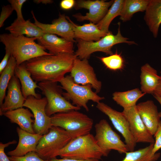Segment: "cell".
Instances as JSON below:
<instances>
[{"label":"cell","mask_w":161,"mask_h":161,"mask_svg":"<svg viewBox=\"0 0 161 161\" xmlns=\"http://www.w3.org/2000/svg\"><path fill=\"white\" fill-rule=\"evenodd\" d=\"M76 57L75 54L61 53L39 56L24 63L35 82H58L70 72Z\"/></svg>","instance_id":"1"},{"label":"cell","mask_w":161,"mask_h":161,"mask_svg":"<svg viewBox=\"0 0 161 161\" xmlns=\"http://www.w3.org/2000/svg\"><path fill=\"white\" fill-rule=\"evenodd\" d=\"M35 37L24 35L14 36L10 33L0 35V40L5 46V51L9 52L15 59L17 65H19L33 58L45 55H52L46 52L35 41Z\"/></svg>","instance_id":"2"},{"label":"cell","mask_w":161,"mask_h":161,"mask_svg":"<svg viewBox=\"0 0 161 161\" xmlns=\"http://www.w3.org/2000/svg\"><path fill=\"white\" fill-rule=\"evenodd\" d=\"M57 155L62 158L83 160H99L104 156L94 136L90 133L72 139Z\"/></svg>","instance_id":"3"},{"label":"cell","mask_w":161,"mask_h":161,"mask_svg":"<svg viewBox=\"0 0 161 161\" xmlns=\"http://www.w3.org/2000/svg\"><path fill=\"white\" fill-rule=\"evenodd\" d=\"M51 118L52 126L65 130L72 139L90 133L93 124L92 118L78 110L56 113Z\"/></svg>","instance_id":"4"},{"label":"cell","mask_w":161,"mask_h":161,"mask_svg":"<svg viewBox=\"0 0 161 161\" xmlns=\"http://www.w3.org/2000/svg\"><path fill=\"white\" fill-rule=\"evenodd\" d=\"M118 24V31L115 35L109 31L105 36L96 41L87 42L77 39L78 49L75 53L76 56L81 60L88 59L92 53L96 52H103L110 55L113 54L112 48L115 44L121 43L136 44L134 41H128V38L122 35L120 23Z\"/></svg>","instance_id":"5"},{"label":"cell","mask_w":161,"mask_h":161,"mask_svg":"<svg viewBox=\"0 0 161 161\" xmlns=\"http://www.w3.org/2000/svg\"><path fill=\"white\" fill-rule=\"evenodd\" d=\"M58 82L61 88L66 91V92L63 93L64 97L68 100H72L73 105L80 108L82 107L87 112L89 111L87 103L89 100L97 103L105 99L93 92L91 85H80L77 84L70 75L64 76Z\"/></svg>","instance_id":"6"},{"label":"cell","mask_w":161,"mask_h":161,"mask_svg":"<svg viewBox=\"0 0 161 161\" xmlns=\"http://www.w3.org/2000/svg\"><path fill=\"white\" fill-rule=\"evenodd\" d=\"M71 140L65 130L60 127L52 126L48 133L43 135L40 139L36 152L44 160L56 158L58 152Z\"/></svg>","instance_id":"7"},{"label":"cell","mask_w":161,"mask_h":161,"mask_svg":"<svg viewBox=\"0 0 161 161\" xmlns=\"http://www.w3.org/2000/svg\"><path fill=\"white\" fill-rule=\"evenodd\" d=\"M57 82L47 81L38 83L39 89L47 99L45 111L49 117L56 113L80 109L71 103L62 96V89L61 86L58 85Z\"/></svg>","instance_id":"8"},{"label":"cell","mask_w":161,"mask_h":161,"mask_svg":"<svg viewBox=\"0 0 161 161\" xmlns=\"http://www.w3.org/2000/svg\"><path fill=\"white\" fill-rule=\"evenodd\" d=\"M95 135L94 136L97 143L103 152L104 156H108L112 150L120 154L129 151L125 143L120 137L112 129L108 122L102 119L95 125Z\"/></svg>","instance_id":"9"},{"label":"cell","mask_w":161,"mask_h":161,"mask_svg":"<svg viewBox=\"0 0 161 161\" xmlns=\"http://www.w3.org/2000/svg\"><path fill=\"white\" fill-rule=\"evenodd\" d=\"M47 101L45 97L40 99L29 96L25 100L23 107L30 109L34 116L33 128L36 133L43 135L48 133L52 127L51 117L48 116L45 109Z\"/></svg>","instance_id":"10"},{"label":"cell","mask_w":161,"mask_h":161,"mask_svg":"<svg viewBox=\"0 0 161 161\" xmlns=\"http://www.w3.org/2000/svg\"><path fill=\"white\" fill-rule=\"evenodd\" d=\"M96 107L108 117L115 129L122 134L129 151H134L137 143L131 132L129 123L122 112L103 102L97 103Z\"/></svg>","instance_id":"11"},{"label":"cell","mask_w":161,"mask_h":161,"mask_svg":"<svg viewBox=\"0 0 161 161\" xmlns=\"http://www.w3.org/2000/svg\"><path fill=\"white\" fill-rule=\"evenodd\" d=\"M114 2V0H77L75 1V8L76 10L86 9L89 10V12L85 15L78 13L73 15V16L78 21L88 20L97 24L104 17Z\"/></svg>","instance_id":"12"},{"label":"cell","mask_w":161,"mask_h":161,"mask_svg":"<svg viewBox=\"0 0 161 161\" xmlns=\"http://www.w3.org/2000/svg\"><path fill=\"white\" fill-rule=\"evenodd\" d=\"M70 75L76 83L82 85H91L96 93L100 92L102 82L97 79L94 69L89 64L88 59L81 60L77 57L74 61Z\"/></svg>","instance_id":"13"},{"label":"cell","mask_w":161,"mask_h":161,"mask_svg":"<svg viewBox=\"0 0 161 161\" xmlns=\"http://www.w3.org/2000/svg\"><path fill=\"white\" fill-rule=\"evenodd\" d=\"M136 105L123 109L122 112L129 123L134 139L136 143L154 144L155 140L153 135L149 131L143 122Z\"/></svg>","instance_id":"14"},{"label":"cell","mask_w":161,"mask_h":161,"mask_svg":"<svg viewBox=\"0 0 161 161\" xmlns=\"http://www.w3.org/2000/svg\"><path fill=\"white\" fill-rule=\"evenodd\" d=\"M34 23L41 29L44 33L58 35L68 41L74 42L75 36L72 23L64 14H60L58 18L54 20L52 24H45L38 21L32 11Z\"/></svg>","instance_id":"15"},{"label":"cell","mask_w":161,"mask_h":161,"mask_svg":"<svg viewBox=\"0 0 161 161\" xmlns=\"http://www.w3.org/2000/svg\"><path fill=\"white\" fill-rule=\"evenodd\" d=\"M7 89V94L4 101L0 106L1 116L7 111L22 107L26 100L22 93L20 81L15 74L11 78Z\"/></svg>","instance_id":"16"},{"label":"cell","mask_w":161,"mask_h":161,"mask_svg":"<svg viewBox=\"0 0 161 161\" xmlns=\"http://www.w3.org/2000/svg\"><path fill=\"white\" fill-rule=\"evenodd\" d=\"M136 106L143 122L150 133L154 136L161 121L157 106L151 100L140 102Z\"/></svg>","instance_id":"17"},{"label":"cell","mask_w":161,"mask_h":161,"mask_svg":"<svg viewBox=\"0 0 161 161\" xmlns=\"http://www.w3.org/2000/svg\"><path fill=\"white\" fill-rule=\"evenodd\" d=\"M36 40L38 44L45 49L48 50L51 54H75L73 42L58 37L55 34L44 33Z\"/></svg>","instance_id":"18"},{"label":"cell","mask_w":161,"mask_h":161,"mask_svg":"<svg viewBox=\"0 0 161 161\" xmlns=\"http://www.w3.org/2000/svg\"><path fill=\"white\" fill-rule=\"evenodd\" d=\"M17 132L19 141L16 148L8 152L10 156H23L31 151H35L39 141L43 135L38 134H32L27 132L18 127Z\"/></svg>","instance_id":"19"},{"label":"cell","mask_w":161,"mask_h":161,"mask_svg":"<svg viewBox=\"0 0 161 161\" xmlns=\"http://www.w3.org/2000/svg\"><path fill=\"white\" fill-rule=\"evenodd\" d=\"M66 18L72 24L75 38L77 39L87 42L96 41L107 33L100 30L97 24L91 22L82 25H78L75 24L68 16H66Z\"/></svg>","instance_id":"20"},{"label":"cell","mask_w":161,"mask_h":161,"mask_svg":"<svg viewBox=\"0 0 161 161\" xmlns=\"http://www.w3.org/2000/svg\"><path fill=\"white\" fill-rule=\"evenodd\" d=\"M2 115L9 119L11 123L17 124L21 129L28 132L36 133L33 128L34 115L28 109L21 107L7 111Z\"/></svg>","instance_id":"21"},{"label":"cell","mask_w":161,"mask_h":161,"mask_svg":"<svg viewBox=\"0 0 161 161\" xmlns=\"http://www.w3.org/2000/svg\"><path fill=\"white\" fill-rule=\"evenodd\" d=\"M15 75L20 82L22 93L26 100L31 95L37 98H41V95L36 93L35 91V89L39 88V86L36 82L33 81L31 74L26 69L24 63L16 65Z\"/></svg>","instance_id":"22"},{"label":"cell","mask_w":161,"mask_h":161,"mask_svg":"<svg viewBox=\"0 0 161 161\" xmlns=\"http://www.w3.org/2000/svg\"><path fill=\"white\" fill-rule=\"evenodd\" d=\"M144 19L155 38L157 37L161 24V0H149Z\"/></svg>","instance_id":"23"},{"label":"cell","mask_w":161,"mask_h":161,"mask_svg":"<svg viewBox=\"0 0 161 161\" xmlns=\"http://www.w3.org/2000/svg\"><path fill=\"white\" fill-rule=\"evenodd\" d=\"M5 30L10 32L12 35L17 36L26 35L28 37L37 38L42 35L43 30L34 23L29 20H20L16 19Z\"/></svg>","instance_id":"24"},{"label":"cell","mask_w":161,"mask_h":161,"mask_svg":"<svg viewBox=\"0 0 161 161\" xmlns=\"http://www.w3.org/2000/svg\"><path fill=\"white\" fill-rule=\"evenodd\" d=\"M160 79L157 71L146 63L141 68V90L145 93L153 94Z\"/></svg>","instance_id":"25"},{"label":"cell","mask_w":161,"mask_h":161,"mask_svg":"<svg viewBox=\"0 0 161 161\" xmlns=\"http://www.w3.org/2000/svg\"><path fill=\"white\" fill-rule=\"evenodd\" d=\"M146 94L139 88L124 92H116L112 94V99L123 109L136 105L137 101Z\"/></svg>","instance_id":"26"},{"label":"cell","mask_w":161,"mask_h":161,"mask_svg":"<svg viewBox=\"0 0 161 161\" xmlns=\"http://www.w3.org/2000/svg\"><path fill=\"white\" fill-rule=\"evenodd\" d=\"M154 144L137 150L128 151L126 153L124 158L121 161H157L160 157L161 154L157 152L152 154Z\"/></svg>","instance_id":"27"},{"label":"cell","mask_w":161,"mask_h":161,"mask_svg":"<svg viewBox=\"0 0 161 161\" xmlns=\"http://www.w3.org/2000/svg\"><path fill=\"white\" fill-rule=\"evenodd\" d=\"M149 0H124L120 19L123 22L131 20L133 15L145 11Z\"/></svg>","instance_id":"28"},{"label":"cell","mask_w":161,"mask_h":161,"mask_svg":"<svg viewBox=\"0 0 161 161\" xmlns=\"http://www.w3.org/2000/svg\"><path fill=\"white\" fill-rule=\"evenodd\" d=\"M17 65L15 58L11 56L7 65L2 71L0 77V105L3 103L6 95V92L9 83L15 74V70Z\"/></svg>","instance_id":"29"},{"label":"cell","mask_w":161,"mask_h":161,"mask_svg":"<svg viewBox=\"0 0 161 161\" xmlns=\"http://www.w3.org/2000/svg\"><path fill=\"white\" fill-rule=\"evenodd\" d=\"M124 0H115L104 17L97 24L98 27L106 33L109 31V25L116 17L120 16L123 8Z\"/></svg>","instance_id":"30"},{"label":"cell","mask_w":161,"mask_h":161,"mask_svg":"<svg viewBox=\"0 0 161 161\" xmlns=\"http://www.w3.org/2000/svg\"><path fill=\"white\" fill-rule=\"evenodd\" d=\"M101 62L109 69L117 71L122 69L124 66V61L121 54L117 51L114 54L106 57L99 58Z\"/></svg>","instance_id":"31"},{"label":"cell","mask_w":161,"mask_h":161,"mask_svg":"<svg viewBox=\"0 0 161 161\" xmlns=\"http://www.w3.org/2000/svg\"><path fill=\"white\" fill-rule=\"evenodd\" d=\"M9 158L11 161H49L42 159L35 151L29 152L22 156H10Z\"/></svg>","instance_id":"32"},{"label":"cell","mask_w":161,"mask_h":161,"mask_svg":"<svg viewBox=\"0 0 161 161\" xmlns=\"http://www.w3.org/2000/svg\"><path fill=\"white\" fill-rule=\"evenodd\" d=\"M26 0H9L8 1L10 4L13 10H15L17 15V18L20 20H23L24 19L22 14L21 8L24 3Z\"/></svg>","instance_id":"33"},{"label":"cell","mask_w":161,"mask_h":161,"mask_svg":"<svg viewBox=\"0 0 161 161\" xmlns=\"http://www.w3.org/2000/svg\"><path fill=\"white\" fill-rule=\"evenodd\" d=\"M13 10L10 5H4L2 8L0 16V27H2L5 20L11 14Z\"/></svg>","instance_id":"34"},{"label":"cell","mask_w":161,"mask_h":161,"mask_svg":"<svg viewBox=\"0 0 161 161\" xmlns=\"http://www.w3.org/2000/svg\"><path fill=\"white\" fill-rule=\"evenodd\" d=\"M155 143L152 150V154H154L161 149V121L155 134Z\"/></svg>","instance_id":"35"},{"label":"cell","mask_w":161,"mask_h":161,"mask_svg":"<svg viewBox=\"0 0 161 161\" xmlns=\"http://www.w3.org/2000/svg\"><path fill=\"white\" fill-rule=\"evenodd\" d=\"M17 143L16 140H13L6 143H0V161H11L4 152V149L10 145Z\"/></svg>","instance_id":"36"},{"label":"cell","mask_w":161,"mask_h":161,"mask_svg":"<svg viewBox=\"0 0 161 161\" xmlns=\"http://www.w3.org/2000/svg\"><path fill=\"white\" fill-rule=\"evenodd\" d=\"M75 1L74 0H63L60 3L61 7L64 10H69L74 6Z\"/></svg>","instance_id":"37"},{"label":"cell","mask_w":161,"mask_h":161,"mask_svg":"<svg viewBox=\"0 0 161 161\" xmlns=\"http://www.w3.org/2000/svg\"><path fill=\"white\" fill-rule=\"evenodd\" d=\"M11 56V54L9 52L5 51V55L0 63V73L7 65Z\"/></svg>","instance_id":"38"},{"label":"cell","mask_w":161,"mask_h":161,"mask_svg":"<svg viewBox=\"0 0 161 161\" xmlns=\"http://www.w3.org/2000/svg\"><path fill=\"white\" fill-rule=\"evenodd\" d=\"M49 161H99L98 160H79L67 158H62L61 159H57L56 158H53L49 160Z\"/></svg>","instance_id":"39"},{"label":"cell","mask_w":161,"mask_h":161,"mask_svg":"<svg viewBox=\"0 0 161 161\" xmlns=\"http://www.w3.org/2000/svg\"><path fill=\"white\" fill-rule=\"evenodd\" d=\"M160 73V79L153 95L161 97V71Z\"/></svg>","instance_id":"40"},{"label":"cell","mask_w":161,"mask_h":161,"mask_svg":"<svg viewBox=\"0 0 161 161\" xmlns=\"http://www.w3.org/2000/svg\"><path fill=\"white\" fill-rule=\"evenodd\" d=\"M34 1L37 4L42 3L44 4H51L53 2V1L51 0H35Z\"/></svg>","instance_id":"41"},{"label":"cell","mask_w":161,"mask_h":161,"mask_svg":"<svg viewBox=\"0 0 161 161\" xmlns=\"http://www.w3.org/2000/svg\"><path fill=\"white\" fill-rule=\"evenodd\" d=\"M154 96L155 99L158 101L161 106V97L156 95H154ZM159 115L161 119V111L159 112Z\"/></svg>","instance_id":"42"}]
</instances>
